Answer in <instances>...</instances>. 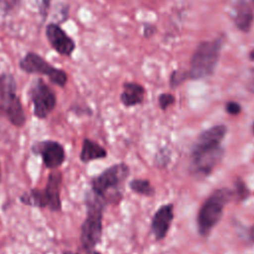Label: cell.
<instances>
[{"instance_id": "30bf717a", "label": "cell", "mask_w": 254, "mask_h": 254, "mask_svg": "<svg viewBox=\"0 0 254 254\" xmlns=\"http://www.w3.org/2000/svg\"><path fill=\"white\" fill-rule=\"evenodd\" d=\"M46 37L51 47L61 56L69 57L75 50L74 41L56 23L46 26Z\"/></svg>"}, {"instance_id": "ffe728a7", "label": "cell", "mask_w": 254, "mask_h": 254, "mask_svg": "<svg viewBox=\"0 0 254 254\" xmlns=\"http://www.w3.org/2000/svg\"><path fill=\"white\" fill-rule=\"evenodd\" d=\"M175 102V96L171 93H162L159 96V105L162 110H166L169 106L173 105Z\"/></svg>"}, {"instance_id": "4fadbf2b", "label": "cell", "mask_w": 254, "mask_h": 254, "mask_svg": "<svg viewBox=\"0 0 254 254\" xmlns=\"http://www.w3.org/2000/svg\"><path fill=\"white\" fill-rule=\"evenodd\" d=\"M234 10L235 26L242 32H248L253 21V11L250 4L246 0H238Z\"/></svg>"}, {"instance_id": "9a60e30c", "label": "cell", "mask_w": 254, "mask_h": 254, "mask_svg": "<svg viewBox=\"0 0 254 254\" xmlns=\"http://www.w3.org/2000/svg\"><path fill=\"white\" fill-rule=\"evenodd\" d=\"M107 156L106 150L101 147L98 143L85 138L82 143L81 151L79 154V159L83 163H88L94 160L103 159Z\"/></svg>"}, {"instance_id": "4dcf8cb0", "label": "cell", "mask_w": 254, "mask_h": 254, "mask_svg": "<svg viewBox=\"0 0 254 254\" xmlns=\"http://www.w3.org/2000/svg\"><path fill=\"white\" fill-rule=\"evenodd\" d=\"M0 181H1V166H0Z\"/></svg>"}, {"instance_id": "603a6c76", "label": "cell", "mask_w": 254, "mask_h": 254, "mask_svg": "<svg viewBox=\"0 0 254 254\" xmlns=\"http://www.w3.org/2000/svg\"><path fill=\"white\" fill-rule=\"evenodd\" d=\"M225 110L230 115H237L241 112V106L235 101H229L225 105Z\"/></svg>"}, {"instance_id": "484cf974", "label": "cell", "mask_w": 254, "mask_h": 254, "mask_svg": "<svg viewBox=\"0 0 254 254\" xmlns=\"http://www.w3.org/2000/svg\"><path fill=\"white\" fill-rule=\"evenodd\" d=\"M248 238L252 243H254V224L252 226H250V228L248 230Z\"/></svg>"}, {"instance_id": "5b68a950", "label": "cell", "mask_w": 254, "mask_h": 254, "mask_svg": "<svg viewBox=\"0 0 254 254\" xmlns=\"http://www.w3.org/2000/svg\"><path fill=\"white\" fill-rule=\"evenodd\" d=\"M221 50V40L205 41L195 49L189 70V76L191 79L204 78L212 74L219 59Z\"/></svg>"}, {"instance_id": "44dd1931", "label": "cell", "mask_w": 254, "mask_h": 254, "mask_svg": "<svg viewBox=\"0 0 254 254\" xmlns=\"http://www.w3.org/2000/svg\"><path fill=\"white\" fill-rule=\"evenodd\" d=\"M36 2L38 5V11L41 18L45 20L48 17L52 0H36Z\"/></svg>"}, {"instance_id": "d4e9b609", "label": "cell", "mask_w": 254, "mask_h": 254, "mask_svg": "<svg viewBox=\"0 0 254 254\" xmlns=\"http://www.w3.org/2000/svg\"><path fill=\"white\" fill-rule=\"evenodd\" d=\"M154 31H155V29H154V27L153 26H147V28L144 30V35H145V37H150L153 33H154Z\"/></svg>"}, {"instance_id": "cb8c5ba5", "label": "cell", "mask_w": 254, "mask_h": 254, "mask_svg": "<svg viewBox=\"0 0 254 254\" xmlns=\"http://www.w3.org/2000/svg\"><path fill=\"white\" fill-rule=\"evenodd\" d=\"M250 78H249V82H248V88L250 91L254 92V68H252L250 70Z\"/></svg>"}, {"instance_id": "1f68e13d", "label": "cell", "mask_w": 254, "mask_h": 254, "mask_svg": "<svg viewBox=\"0 0 254 254\" xmlns=\"http://www.w3.org/2000/svg\"><path fill=\"white\" fill-rule=\"evenodd\" d=\"M252 1V3H253V5H254V0H251Z\"/></svg>"}, {"instance_id": "7a4b0ae2", "label": "cell", "mask_w": 254, "mask_h": 254, "mask_svg": "<svg viewBox=\"0 0 254 254\" xmlns=\"http://www.w3.org/2000/svg\"><path fill=\"white\" fill-rule=\"evenodd\" d=\"M86 217L80 227V242L86 251H92L102 235V215L105 201L92 190L85 195Z\"/></svg>"}, {"instance_id": "ac0fdd59", "label": "cell", "mask_w": 254, "mask_h": 254, "mask_svg": "<svg viewBox=\"0 0 254 254\" xmlns=\"http://www.w3.org/2000/svg\"><path fill=\"white\" fill-rule=\"evenodd\" d=\"M234 186H235V190H233V196H236L237 200L239 201L245 200L249 196L250 190L247 188L244 181L241 179H237L234 183Z\"/></svg>"}, {"instance_id": "3957f363", "label": "cell", "mask_w": 254, "mask_h": 254, "mask_svg": "<svg viewBox=\"0 0 254 254\" xmlns=\"http://www.w3.org/2000/svg\"><path fill=\"white\" fill-rule=\"evenodd\" d=\"M233 198V190L221 188L213 190L201 204L196 218L198 233L206 237L219 222L225 205Z\"/></svg>"}, {"instance_id": "2e32d148", "label": "cell", "mask_w": 254, "mask_h": 254, "mask_svg": "<svg viewBox=\"0 0 254 254\" xmlns=\"http://www.w3.org/2000/svg\"><path fill=\"white\" fill-rule=\"evenodd\" d=\"M20 201L29 206L45 208L47 207V201L44 194V190L41 189H31L30 190L24 192L20 196Z\"/></svg>"}, {"instance_id": "f1b7e54d", "label": "cell", "mask_w": 254, "mask_h": 254, "mask_svg": "<svg viewBox=\"0 0 254 254\" xmlns=\"http://www.w3.org/2000/svg\"><path fill=\"white\" fill-rule=\"evenodd\" d=\"M91 254H101V253H99V252H97V251H92Z\"/></svg>"}, {"instance_id": "83f0119b", "label": "cell", "mask_w": 254, "mask_h": 254, "mask_svg": "<svg viewBox=\"0 0 254 254\" xmlns=\"http://www.w3.org/2000/svg\"><path fill=\"white\" fill-rule=\"evenodd\" d=\"M63 254H78L77 252H73V251H64Z\"/></svg>"}, {"instance_id": "6da1fadb", "label": "cell", "mask_w": 254, "mask_h": 254, "mask_svg": "<svg viewBox=\"0 0 254 254\" xmlns=\"http://www.w3.org/2000/svg\"><path fill=\"white\" fill-rule=\"evenodd\" d=\"M129 176L125 163L115 164L91 180V190L105 203H118L122 198V188Z\"/></svg>"}, {"instance_id": "d6986e66", "label": "cell", "mask_w": 254, "mask_h": 254, "mask_svg": "<svg viewBox=\"0 0 254 254\" xmlns=\"http://www.w3.org/2000/svg\"><path fill=\"white\" fill-rule=\"evenodd\" d=\"M21 0H0V16H6L14 11Z\"/></svg>"}, {"instance_id": "52a82bcc", "label": "cell", "mask_w": 254, "mask_h": 254, "mask_svg": "<svg viewBox=\"0 0 254 254\" xmlns=\"http://www.w3.org/2000/svg\"><path fill=\"white\" fill-rule=\"evenodd\" d=\"M19 66L27 73H37L48 76L54 84L60 87L65 86L67 82V74L64 69L52 65L44 58L34 52L27 53L20 60Z\"/></svg>"}, {"instance_id": "5bb4252c", "label": "cell", "mask_w": 254, "mask_h": 254, "mask_svg": "<svg viewBox=\"0 0 254 254\" xmlns=\"http://www.w3.org/2000/svg\"><path fill=\"white\" fill-rule=\"evenodd\" d=\"M145 96L144 87L136 82H126L123 84V91L120 95L121 102L127 106H135L143 102Z\"/></svg>"}, {"instance_id": "4316f807", "label": "cell", "mask_w": 254, "mask_h": 254, "mask_svg": "<svg viewBox=\"0 0 254 254\" xmlns=\"http://www.w3.org/2000/svg\"><path fill=\"white\" fill-rule=\"evenodd\" d=\"M249 58H250V60L254 61V50L251 51V53H250V55H249Z\"/></svg>"}, {"instance_id": "7402d4cb", "label": "cell", "mask_w": 254, "mask_h": 254, "mask_svg": "<svg viewBox=\"0 0 254 254\" xmlns=\"http://www.w3.org/2000/svg\"><path fill=\"white\" fill-rule=\"evenodd\" d=\"M187 72L181 70H175L170 77V84L172 87H176L181 84L187 78Z\"/></svg>"}, {"instance_id": "e0dca14e", "label": "cell", "mask_w": 254, "mask_h": 254, "mask_svg": "<svg viewBox=\"0 0 254 254\" xmlns=\"http://www.w3.org/2000/svg\"><path fill=\"white\" fill-rule=\"evenodd\" d=\"M129 187L134 192L145 196H152L155 193V189L146 179H134L130 182Z\"/></svg>"}, {"instance_id": "9c48e42d", "label": "cell", "mask_w": 254, "mask_h": 254, "mask_svg": "<svg viewBox=\"0 0 254 254\" xmlns=\"http://www.w3.org/2000/svg\"><path fill=\"white\" fill-rule=\"evenodd\" d=\"M31 150L34 154L41 156L45 166L51 170H56L62 166L65 160L64 148L57 141H38L32 145Z\"/></svg>"}, {"instance_id": "277c9868", "label": "cell", "mask_w": 254, "mask_h": 254, "mask_svg": "<svg viewBox=\"0 0 254 254\" xmlns=\"http://www.w3.org/2000/svg\"><path fill=\"white\" fill-rule=\"evenodd\" d=\"M0 115L16 127L25 125L26 115L17 94L16 80L7 72L0 74Z\"/></svg>"}, {"instance_id": "7c38bea8", "label": "cell", "mask_w": 254, "mask_h": 254, "mask_svg": "<svg viewBox=\"0 0 254 254\" xmlns=\"http://www.w3.org/2000/svg\"><path fill=\"white\" fill-rule=\"evenodd\" d=\"M62 183V173L59 171H53L48 177L46 188L43 190L47 201V207L52 211H59L62 209V201L60 196Z\"/></svg>"}, {"instance_id": "8fae6325", "label": "cell", "mask_w": 254, "mask_h": 254, "mask_svg": "<svg viewBox=\"0 0 254 254\" xmlns=\"http://www.w3.org/2000/svg\"><path fill=\"white\" fill-rule=\"evenodd\" d=\"M174 218V205L167 203L158 208L152 218L151 228L157 241L163 240L173 222Z\"/></svg>"}, {"instance_id": "8992f818", "label": "cell", "mask_w": 254, "mask_h": 254, "mask_svg": "<svg viewBox=\"0 0 254 254\" xmlns=\"http://www.w3.org/2000/svg\"><path fill=\"white\" fill-rule=\"evenodd\" d=\"M224 149L220 145H196L193 144L190 152V172L198 179H204L210 175L213 169L221 161Z\"/></svg>"}, {"instance_id": "ba28073f", "label": "cell", "mask_w": 254, "mask_h": 254, "mask_svg": "<svg viewBox=\"0 0 254 254\" xmlns=\"http://www.w3.org/2000/svg\"><path fill=\"white\" fill-rule=\"evenodd\" d=\"M29 93L33 103L34 115L40 119L48 117L57 105L55 91L42 78H37L32 83Z\"/></svg>"}, {"instance_id": "f546056e", "label": "cell", "mask_w": 254, "mask_h": 254, "mask_svg": "<svg viewBox=\"0 0 254 254\" xmlns=\"http://www.w3.org/2000/svg\"><path fill=\"white\" fill-rule=\"evenodd\" d=\"M252 133L254 134V122H253V124H252Z\"/></svg>"}]
</instances>
